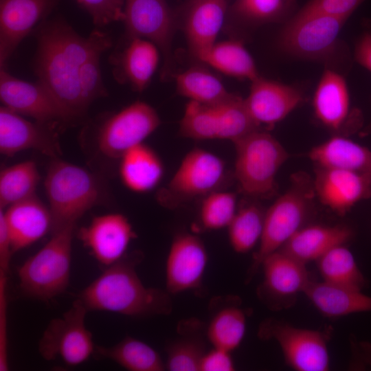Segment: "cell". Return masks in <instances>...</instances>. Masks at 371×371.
<instances>
[{
  "mask_svg": "<svg viewBox=\"0 0 371 371\" xmlns=\"http://www.w3.org/2000/svg\"><path fill=\"white\" fill-rule=\"evenodd\" d=\"M177 93L205 105H215L232 98L221 81L206 68L195 65L175 76Z\"/></svg>",
  "mask_w": 371,
  "mask_h": 371,
  "instance_id": "obj_32",
  "label": "cell"
},
{
  "mask_svg": "<svg viewBox=\"0 0 371 371\" xmlns=\"http://www.w3.org/2000/svg\"><path fill=\"white\" fill-rule=\"evenodd\" d=\"M7 273L0 271V371L9 370L8 354Z\"/></svg>",
  "mask_w": 371,
  "mask_h": 371,
  "instance_id": "obj_43",
  "label": "cell"
},
{
  "mask_svg": "<svg viewBox=\"0 0 371 371\" xmlns=\"http://www.w3.org/2000/svg\"><path fill=\"white\" fill-rule=\"evenodd\" d=\"M227 177L221 158L195 148L185 155L170 181L158 192L157 200L162 206L175 209L221 190Z\"/></svg>",
  "mask_w": 371,
  "mask_h": 371,
  "instance_id": "obj_7",
  "label": "cell"
},
{
  "mask_svg": "<svg viewBox=\"0 0 371 371\" xmlns=\"http://www.w3.org/2000/svg\"><path fill=\"white\" fill-rule=\"evenodd\" d=\"M40 30L35 62L38 82L76 119L86 110L79 87L81 67L95 49L109 48L110 38L100 31L83 37L63 20L47 22Z\"/></svg>",
  "mask_w": 371,
  "mask_h": 371,
  "instance_id": "obj_1",
  "label": "cell"
},
{
  "mask_svg": "<svg viewBox=\"0 0 371 371\" xmlns=\"http://www.w3.org/2000/svg\"><path fill=\"white\" fill-rule=\"evenodd\" d=\"M315 167L371 173V150L341 135H334L308 153Z\"/></svg>",
  "mask_w": 371,
  "mask_h": 371,
  "instance_id": "obj_25",
  "label": "cell"
},
{
  "mask_svg": "<svg viewBox=\"0 0 371 371\" xmlns=\"http://www.w3.org/2000/svg\"><path fill=\"white\" fill-rule=\"evenodd\" d=\"M160 124L154 108L144 102H135L104 123L98 135V148L105 156L120 159L131 148L144 143Z\"/></svg>",
  "mask_w": 371,
  "mask_h": 371,
  "instance_id": "obj_11",
  "label": "cell"
},
{
  "mask_svg": "<svg viewBox=\"0 0 371 371\" xmlns=\"http://www.w3.org/2000/svg\"><path fill=\"white\" fill-rule=\"evenodd\" d=\"M235 370L231 352L214 348L203 355L199 371H233Z\"/></svg>",
  "mask_w": 371,
  "mask_h": 371,
  "instance_id": "obj_44",
  "label": "cell"
},
{
  "mask_svg": "<svg viewBox=\"0 0 371 371\" xmlns=\"http://www.w3.org/2000/svg\"><path fill=\"white\" fill-rule=\"evenodd\" d=\"M237 211L236 194L218 190L202 199L199 209V222L206 230L227 228Z\"/></svg>",
  "mask_w": 371,
  "mask_h": 371,
  "instance_id": "obj_39",
  "label": "cell"
},
{
  "mask_svg": "<svg viewBox=\"0 0 371 371\" xmlns=\"http://www.w3.org/2000/svg\"><path fill=\"white\" fill-rule=\"evenodd\" d=\"M354 56L361 66L371 72V32H366L359 37Z\"/></svg>",
  "mask_w": 371,
  "mask_h": 371,
  "instance_id": "obj_46",
  "label": "cell"
},
{
  "mask_svg": "<svg viewBox=\"0 0 371 371\" xmlns=\"http://www.w3.org/2000/svg\"><path fill=\"white\" fill-rule=\"evenodd\" d=\"M228 10L225 0H197L185 5L182 30L196 60L216 42Z\"/></svg>",
  "mask_w": 371,
  "mask_h": 371,
  "instance_id": "obj_21",
  "label": "cell"
},
{
  "mask_svg": "<svg viewBox=\"0 0 371 371\" xmlns=\"http://www.w3.org/2000/svg\"><path fill=\"white\" fill-rule=\"evenodd\" d=\"M99 27L122 21L124 0H76Z\"/></svg>",
  "mask_w": 371,
  "mask_h": 371,
  "instance_id": "obj_41",
  "label": "cell"
},
{
  "mask_svg": "<svg viewBox=\"0 0 371 371\" xmlns=\"http://www.w3.org/2000/svg\"><path fill=\"white\" fill-rule=\"evenodd\" d=\"M78 236L96 260L110 266L125 256L136 234L124 215L112 213L94 217Z\"/></svg>",
  "mask_w": 371,
  "mask_h": 371,
  "instance_id": "obj_17",
  "label": "cell"
},
{
  "mask_svg": "<svg viewBox=\"0 0 371 371\" xmlns=\"http://www.w3.org/2000/svg\"><path fill=\"white\" fill-rule=\"evenodd\" d=\"M58 0H0V63L3 67L21 41Z\"/></svg>",
  "mask_w": 371,
  "mask_h": 371,
  "instance_id": "obj_20",
  "label": "cell"
},
{
  "mask_svg": "<svg viewBox=\"0 0 371 371\" xmlns=\"http://www.w3.org/2000/svg\"><path fill=\"white\" fill-rule=\"evenodd\" d=\"M315 199L313 179L303 172L293 174L288 189L265 211L262 236L247 280L253 278L267 256L280 249L306 225L314 212Z\"/></svg>",
  "mask_w": 371,
  "mask_h": 371,
  "instance_id": "obj_3",
  "label": "cell"
},
{
  "mask_svg": "<svg viewBox=\"0 0 371 371\" xmlns=\"http://www.w3.org/2000/svg\"><path fill=\"white\" fill-rule=\"evenodd\" d=\"M0 99L6 108L42 124L52 126L75 120L41 82L17 78L3 67L0 71Z\"/></svg>",
  "mask_w": 371,
  "mask_h": 371,
  "instance_id": "obj_13",
  "label": "cell"
},
{
  "mask_svg": "<svg viewBox=\"0 0 371 371\" xmlns=\"http://www.w3.org/2000/svg\"><path fill=\"white\" fill-rule=\"evenodd\" d=\"M366 0H309L296 13L322 14L349 19Z\"/></svg>",
  "mask_w": 371,
  "mask_h": 371,
  "instance_id": "obj_42",
  "label": "cell"
},
{
  "mask_svg": "<svg viewBox=\"0 0 371 371\" xmlns=\"http://www.w3.org/2000/svg\"><path fill=\"white\" fill-rule=\"evenodd\" d=\"M12 254L10 238L3 214L0 212V271L7 274L10 271V262Z\"/></svg>",
  "mask_w": 371,
  "mask_h": 371,
  "instance_id": "obj_45",
  "label": "cell"
},
{
  "mask_svg": "<svg viewBox=\"0 0 371 371\" xmlns=\"http://www.w3.org/2000/svg\"><path fill=\"white\" fill-rule=\"evenodd\" d=\"M295 3V0H236L228 13L238 23L254 27L286 21L292 16Z\"/></svg>",
  "mask_w": 371,
  "mask_h": 371,
  "instance_id": "obj_35",
  "label": "cell"
},
{
  "mask_svg": "<svg viewBox=\"0 0 371 371\" xmlns=\"http://www.w3.org/2000/svg\"><path fill=\"white\" fill-rule=\"evenodd\" d=\"M122 21L130 38H144L157 47L164 58V74L168 73L177 19L166 0H124Z\"/></svg>",
  "mask_w": 371,
  "mask_h": 371,
  "instance_id": "obj_12",
  "label": "cell"
},
{
  "mask_svg": "<svg viewBox=\"0 0 371 371\" xmlns=\"http://www.w3.org/2000/svg\"><path fill=\"white\" fill-rule=\"evenodd\" d=\"M120 160L121 180L133 192L144 193L150 191L163 178L164 166L161 158L144 143L128 150Z\"/></svg>",
  "mask_w": 371,
  "mask_h": 371,
  "instance_id": "obj_26",
  "label": "cell"
},
{
  "mask_svg": "<svg viewBox=\"0 0 371 371\" xmlns=\"http://www.w3.org/2000/svg\"><path fill=\"white\" fill-rule=\"evenodd\" d=\"M347 20L322 14L295 13L280 33V47L297 58L328 61L337 49L339 35Z\"/></svg>",
  "mask_w": 371,
  "mask_h": 371,
  "instance_id": "obj_8",
  "label": "cell"
},
{
  "mask_svg": "<svg viewBox=\"0 0 371 371\" xmlns=\"http://www.w3.org/2000/svg\"><path fill=\"white\" fill-rule=\"evenodd\" d=\"M352 236V229L346 225H306L278 250L306 264L317 261L333 247L345 245Z\"/></svg>",
  "mask_w": 371,
  "mask_h": 371,
  "instance_id": "obj_24",
  "label": "cell"
},
{
  "mask_svg": "<svg viewBox=\"0 0 371 371\" xmlns=\"http://www.w3.org/2000/svg\"><path fill=\"white\" fill-rule=\"evenodd\" d=\"M130 39L118 58L117 71L135 91H142L157 69L159 49L148 40L136 37Z\"/></svg>",
  "mask_w": 371,
  "mask_h": 371,
  "instance_id": "obj_28",
  "label": "cell"
},
{
  "mask_svg": "<svg viewBox=\"0 0 371 371\" xmlns=\"http://www.w3.org/2000/svg\"><path fill=\"white\" fill-rule=\"evenodd\" d=\"M11 240L12 253L36 242L51 231L52 218L46 207L35 195L0 209Z\"/></svg>",
  "mask_w": 371,
  "mask_h": 371,
  "instance_id": "obj_22",
  "label": "cell"
},
{
  "mask_svg": "<svg viewBox=\"0 0 371 371\" xmlns=\"http://www.w3.org/2000/svg\"><path fill=\"white\" fill-rule=\"evenodd\" d=\"M198 61L225 75L251 82L260 76L252 56L238 40L216 42Z\"/></svg>",
  "mask_w": 371,
  "mask_h": 371,
  "instance_id": "obj_30",
  "label": "cell"
},
{
  "mask_svg": "<svg viewBox=\"0 0 371 371\" xmlns=\"http://www.w3.org/2000/svg\"><path fill=\"white\" fill-rule=\"evenodd\" d=\"M258 336L277 341L286 363L295 370L326 371L329 368L326 339L322 332L269 319L260 324Z\"/></svg>",
  "mask_w": 371,
  "mask_h": 371,
  "instance_id": "obj_10",
  "label": "cell"
},
{
  "mask_svg": "<svg viewBox=\"0 0 371 371\" xmlns=\"http://www.w3.org/2000/svg\"><path fill=\"white\" fill-rule=\"evenodd\" d=\"M140 258L137 254L125 255L108 266L76 299L88 311H109L137 317L170 314V294L143 284L136 270Z\"/></svg>",
  "mask_w": 371,
  "mask_h": 371,
  "instance_id": "obj_2",
  "label": "cell"
},
{
  "mask_svg": "<svg viewBox=\"0 0 371 371\" xmlns=\"http://www.w3.org/2000/svg\"><path fill=\"white\" fill-rule=\"evenodd\" d=\"M39 181L36 164L32 161L17 163L0 173V209L34 196Z\"/></svg>",
  "mask_w": 371,
  "mask_h": 371,
  "instance_id": "obj_37",
  "label": "cell"
},
{
  "mask_svg": "<svg viewBox=\"0 0 371 371\" xmlns=\"http://www.w3.org/2000/svg\"><path fill=\"white\" fill-rule=\"evenodd\" d=\"M316 199L339 216L371 196V173L315 167Z\"/></svg>",
  "mask_w": 371,
  "mask_h": 371,
  "instance_id": "obj_16",
  "label": "cell"
},
{
  "mask_svg": "<svg viewBox=\"0 0 371 371\" xmlns=\"http://www.w3.org/2000/svg\"><path fill=\"white\" fill-rule=\"evenodd\" d=\"M304 293L319 312L328 317L371 311V297L361 291L311 281Z\"/></svg>",
  "mask_w": 371,
  "mask_h": 371,
  "instance_id": "obj_27",
  "label": "cell"
},
{
  "mask_svg": "<svg viewBox=\"0 0 371 371\" xmlns=\"http://www.w3.org/2000/svg\"><path fill=\"white\" fill-rule=\"evenodd\" d=\"M88 312L76 299L61 317L50 321L38 343L43 359L51 361L60 357L69 366H77L93 354L95 346L85 322Z\"/></svg>",
  "mask_w": 371,
  "mask_h": 371,
  "instance_id": "obj_9",
  "label": "cell"
},
{
  "mask_svg": "<svg viewBox=\"0 0 371 371\" xmlns=\"http://www.w3.org/2000/svg\"><path fill=\"white\" fill-rule=\"evenodd\" d=\"M179 132L184 137L198 139L220 138V120L215 105L189 101L179 122Z\"/></svg>",
  "mask_w": 371,
  "mask_h": 371,
  "instance_id": "obj_38",
  "label": "cell"
},
{
  "mask_svg": "<svg viewBox=\"0 0 371 371\" xmlns=\"http://www.w3.org/2000/svg\"><path fill=\"white\" fill-rule=\"evenodd\" d=\"M251 82L245 103L249 114L260 126H273L304 100L302 92L295 87L260 76Z\"/></svg>",
  "mask_w": 371,
  "mask_h": 371,
  "instance_id": "obj_19",
  "label": "cell"
},
{
  "mask_svg": "<svg viewBox=\"0 0 371 371\" xmlns=\"http://www.w3.org/2000/svg\"><path fill=\"white\" fill-rule=\"evenodd\" d=\"M45 188L52 218L51 233L75 227L77 221L100 197V185L93 174L57 158L48 168Z\"/></svg>",
  "mask_w": 371,
  "mask_h": 371,
  "instance_id": "obj_4",
  "label": "cell"
},
{
  "mask_svg": "<svg viewBox=\"0 0 371 371\" xmlns=\"http://www.w3.org/2000/svg\"><path fill=\"white\" fill-rule=\"evenodd\" d=\"M314 114L327 128L339 132L348 121L350 99L345 78L337 71L326 68L313 98Z\"/></svg>",
  "mask_w": 371,
  "mask_h": 371,
  "instance_id": "obj_23",
  "label": "cell"
},
{
  "mask_svg": "<svg viewBox=\"0 0 371 371\" xmlns=\"http://www.w3.org/2000/svg\"><path fill=\"white\" fill-rule=\"evenodd\" d=\"M207 262V249L199 236L186 232L177 234L166 258V291L171 295L199 288Z\"/></svg>",
  "mask_w": 371,
  "mask_h": 371,
  "instance_id": "obj_15",
  "label": "cell"
},
{
  "mask_svg": "<svg viewBox=\"0 0 371 371\" xmlns=\"http://www.w3.org/2000/svg\"><path fill=\"white\" fill-rule=\"evenodd\" d=\"M93 355L111 359L130 371H164V363L157 351L145 342L126 336L111 347L95 345Z\"/></svg>",
  "mask_w": 371,
  "mask_h": 371,
  "instance_id": "obj_31",
  "label": "cell"
},
{
  "mask_svg": "<svg viewBox=\"0 0 371 371\" xmlns=\"http://www.w3.org/2000/svg\"><path fill=\"white\" fill-rule=\"evenodd\" d=\"M316 262L324 282L357 291L363 287V276L344 245L330 249Z\"/></svg>",
  "mask_w": 371,
  "mask_h": 371,
  "instance_id": "obj_34",
  "label": "cell"
},
{
  "mask_svg": "<svg viewBox=\"0 0 371 371\" xmlns=\"http://www.w3.org/2000/svg\"><path fill=\"white\" fill-rule=\"evenodd\" d=\"M108 47H100L93 52L83 63L79 76L81 99L85 109L98 98L106 95L102 80L100 59Z\"/></svg>",
  "mask_w": 371,
  "mask_h": 371,
  "instance_id": "obj_40",
  "label": "cell"
},
{
  "mask_svg": "<svg viewBox=\"0 0 371 371\" xmlns=\"http://www.w3.org/2000/svg\"><path fill=\"white\" fill-rule=\"evenodd\" d=\"M202 328L197 319L185 320L179 324V336L167 348L166 370L199 371L207 352Z\"/></svg>",
  "mask_w": 371,
  "mask_h": 371,
  "instance_id": "obj_29",
  "label": "cell"
},
{
  "mask_svg": "<svg viewBox=\"0 0 371 371\" xmlns=\"http://www.w3.org/2000/svg\"><path fill=\"white\" fill-rule=\"evenodd\" d=\"M265 211L256 203H247L237 211L228 225V238L238 254L251 251L259 243L264 226Z\"/></svg>",
  "mask_w": 371,
  "mask_h": 371,
  "instance_id": "obj_36",
  "label": "cell"
},
{
  "mask_svg": "<svg viewBox=\"0 0 371 371\" xmlns=\"http://www.w3.org/2000/svg\"><path fill=\"white\" fill-rule=\"evenodd\" d=\"M234 177L246 196L267 198L275 191L276 177L289 154L272 135L260 128L234 143Z\"/></svg>",
  "mask_w": 371,
  "mask_h": 371,
  "instance_id": "obj_5",
  "label": "cell"
},
{
  "mask_svg": "<svg viewBox=\"0 0 371 371\" xmlns=\"http://www.w3.org/2000/svg\"><path fill=\"white\" fill-rule=\"evenodd\" d=\"M52 126L36 123L6 108H0V152L6 156L34 149L58 158L61 155L58 137Z\"/></svg>",
  "mask_w": 371,
  "mask_h": 371,
  "instance_id": "obj_18",
  "label": "cell"
},
{
  "mask_svg": "<svg viewBox=\"0 0 371 371\" xmlns=\"http://www.w3.org/2000/svg\"><path fill=\"white\" fill-rule=\"evenodd\" d=\"M74 227L52 233L49 240L18 269L19 289L25 296L47 302L65 291L69 283Z\"/></svg>",
  "mask_w": 371,
  "mask_h": 371,
  "instance_id": "obj_6",
  "label": "cell"
},
{
  "mask_svg": "<svg viewBox=\"0 0 371 371\" xmlns=\"http://www.w3.org/2000/svg\"><path fill=\"white\" fill-rule=\"evenodd\" d=\"M246 325V313L241 308L224 305L212 315L206 328V339L214 348L232 352L241 344Z\"/></svg>",
  "mask_w": 371,
  "mask_h": 371,
  "instance_id": "obj_33",
  "label": "cell"
},
{
  "mask_svg": "<svg viewBox=\"0 0 371 371\" xmlns=\"http://www.w3.org/2000/svg\"><path fill=\"white\" fill-rule=\"evenodd\" d=\"M195 1H197V0H188L187 1V3H186V5H188V4H190Z\"/></svg>",
  "mask_w": 371,
  "mask_h": 371,
  "instance_id": "obj_47",
  "label": "cell"
},
{
  "mask_svg": "<svg viewBox=\"0 0 371 371\" xmlns=\"http://www.w3.org/2000/svg\"><path fill=\"white\" fill-rule=\"evenodd\" d=\"M260 268L263 280L257 293L261 300L273 309L291 306L311 281L306 264L280 250L267 256Z\"/></svg>",
  "mask_w": 371,
  "mask_h": 371,
  "instance_id": "obj_14",
  "label": "cell"
}]
</instances>
